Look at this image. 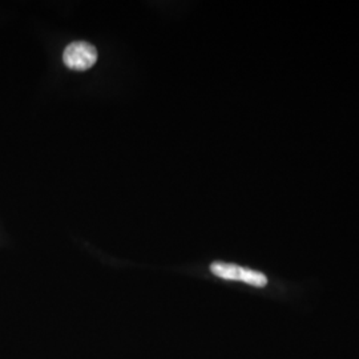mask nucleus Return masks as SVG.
I'll use <instances>...</instances> for the list:
<instances>
[{
    "label": "nucleus",
    "mask_w": 359,
    "mask_h": 359,
    "mask_svg": "<svg viewBox=\"0 0 359 359\" xmlns=\"http://www.w3.org/2000/svg\"><path fill=\"white\" fill-rule=\"evenodd\" d=\"M241 281L245 283H249V285H253V286H257V287H264V286H266V283H268V278H266V276H264V274L259 273V271L245 269L244 268Z\"/></svg>",
    "instance_id": "obj_3"
},
{
    "label": "nucleus",
    "mask_w": 359,
    "mask_h": 359,
    "mask_svg": "<svg viewBox=\"0 0 359 359\" xmlns=\"http://www.w3.org/2000/svg\"><path fill=\"white\" fill-rule=\"evenodd\" d=\"M210 270L215 276L224 280H231V281H241L244 268L234 265V264H225V262H213L210 265Z\"/></svg>",
    "instance_id": "obj_2"
},
{
    "label": "nucleus",
    "mask_w": 359,
    "mask_h": 359,
    "mask_svg": "<svg viewBox=\"0 0 359 359\" xmlns=\"http://www.w3.org/2000/svg\"><path fill=\"white\" fill-rule=\"evenodd\" d=\"M65 65L74 71H86L97 62L96 48L87 41H74L63 53Z\"/></svg>",
    "instance_id": "obj_1"
}]
</instances>
